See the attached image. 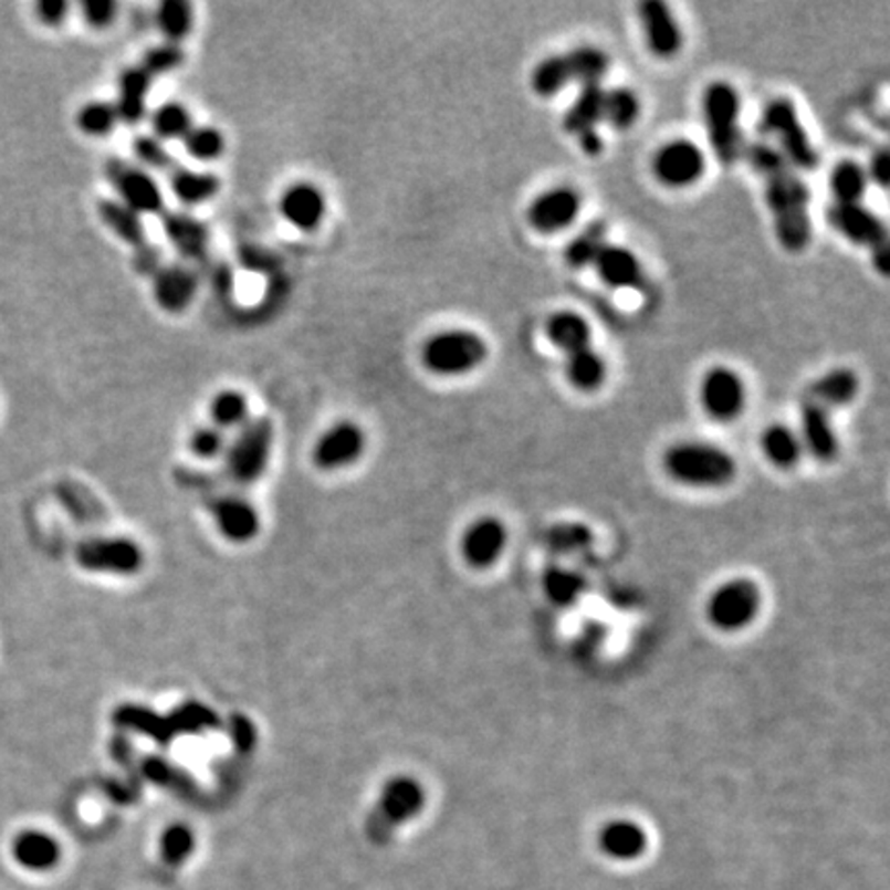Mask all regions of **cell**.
<instances>
[{"instance_id":"6da1fadb","label":"cell","mask_w":890,"mask_h":890,"mask_svg":"<svg viewBox=\"0 0 890 890\" xmlns=\"http://www.w3.org/2000/svg\"><path fill=\"white\" fill-rule=\"evenodd\" d=\"M744 157L765 186L775 238L787 254H802L813 243L810 190L800 171L785 161L779 151L765 140L746 145Z\"/></svg>"},{"instance_id":"7a4b0ae2","label":"cell","mask_w":890,"mask_h":890,"mask_svg":"<svg viewBox=\"0 0 890 890\" xmlns=\"http://www.w3.org/2000/svg\"><path fill=\"white\" fill-rule=\"evenodd\" d=\"M610 71V56L598 45H577L565 54H555L536 64L532 71L530 83L532 91L551 100L569 85H591L603 83L604 76Z\"/></svg>"},{"instance_id":"3957f363","label":"cell","mask_w":890,"mask_h":890,"mask_svg":"<svg viewBox=\"0 0 890 890\" xmlns=\"http://www.w3.org/2000/svg\"><path fill=\"white\" fill-rule=\"evenodd\" d=\"M664 470L674 483L691 489H722L736 479V460L705 441H684L664 453Z\"/></svg>"},{"instance_id":"277c9868","label":"cell","mask_w":890,"mask_h":890,"mask_svg":"<svg viewBox=\"0 0 890 890\" xmlns=\"http://www.w3.org/2000/svg\"><path fill=\"white\" fill-rule=\"evenodd\" d=\"M703 122L708 128L711 149L722 167H734L746 151V140L740 126L739 91L727 81H713L703 91Z\"/></svg>"},{"instance_id":"5b68a950","label":"cell","mask_w":890,"mask_h":890,"mask_svg":"<svg viewBox=\"0 0 890 890\" xmlns=\"http://www.w3.org/2000/svg\"><path fill=\"white\" fill-rule=\"evenodd\" d=\"M489 357V345L472 331H443L425 341L421 363L439 378H460L477 371Z\"/></svg>"},{"instance_id":"8992f818","label":"cell","mask_w":890,"mask_h":890,"mask_svg":"<svg viewBox=\"0 0 890 890\" xmlns=\"http://www.w3.org/2000/svg\"><path fill=\"white\" fill-rule=\"evenodd\" d=\"M761 130L773 136L777 145H773L785 161L798 171H816L820 166V157L806 133L800 114L787 97H775L763 109Z\"/></svg>"},{"instance_id":"52a82bcc","label":"cell","mask_w":890,"mask_h":890,"mask_svg":"<svg viewBox=\"0 0 890 890\" xmlns=\"http://www.w3.org/2000/svg\"><path fill=\"white\" fill-rule=\"evenodd\" d=\"M272 439L274 429L266 417L250 419L242 429H238V436L227 443L223 453L229 481L242 486L260 481L271 460Z\"/></svg>"},{"instance_id":"ba28073f","label":"cell","mask_w":890,"mask_h":890,"mask_svg":"<svg viewBox=\"0 0 890 890\" xmlns=\"http://www.w3.org/2000/svg\"><path fill=\"white\" fill-rule=\"evenodd\" d=\"M425 789L415 777L400 775L384 785L376 810L367 820V835L374 844L384 846L394 830L423 813Z\"/></svg>"},{"instance_id":"9c48e42d","label":"cell","mask_w":890,"mask_h":890,"mask_svg":"<svg viewBox=\"0 0 890 890\" xmlns=\"http://www.w3.org/2000/svg\"><path fill=\"white\" fill-rule=\"evenodd\" d=\"M761 589L748 579L725 582L711 594L708 603V619L725 634L746 629L758 617Z\"/></svg>"},{"instance_id":"30bf717a","label":"cell","mask_w":890,"mask_h":890,"mask_svg":"<svg viewBox=\"0 0 890 890\" xmlns=\"http://www.w3.org/2000/svg\"><path fill=\"white\" fill-rule=\"evenodd\" d=\"M705 153L687 138H674L666 143L651 159V171L656 180L672 190H682L699 184L705 176Z\"/></svg>"},{"instance_id":"8fae6325","label":"cell","mask_w":890,"mask_h":890,"mask_svg":"<svg viewBox=\"0 0 890 890\" xmlns=\"http://www.w3.org/2000/svg\"><path fill=\"white\" fill-rule=\"evenodd\" d=\"M106 178L128 209L138 214L164 212L161 188L143 167L133 166L121 157H112L106 161Z\"/></svg>"},{"instance_id":"7c38bea8","label":"cell","mask_w":890,"mask_h":890,"mask_svg":"<svg viewBox=\"0 0 890 890\" xmlns=\"http://www.w3.org/2000/svg\"><path fill=\"white\" fill-rule=\"evenodd\" d=\"M699 398L713 421L732 423L746 408V386L734 369L718 365L703 376Z\"/></svg>"},{"instance_id":"4fadbf2b","label":"cell","mask_w":890,"mask_h":890,"mask_svg":"<svg viewBox=\"0 0 890 890\" xmlns=\"http://www.w3.org/2000/svg\"><path fill=\"white\" fill-rule=\"evenodd\" d=\"M833 412L835 408L829 407L827 402L818 400L810 394H802L798 436L804 452L810 453L820 464H830L839 456V438L833 427Z\"/></svg>"},{"instance_id":"5bb4252c","label":"cell","mask_w":890,"mask_h":890,"mask_svg":"<svg viewBox=\"0 0 890 890\" xmlns=\"http://www.w3.org/2000/svg\"><path fill=\"white\" fill-rule=\"evenodd\" d=\"M637 15L649 52L660 61L677 59L684 44L679 19L664 0H646L637 7Z\"/></svg>"},{"instance_id":"9a60e30c","label":"cell","mask_w":890,"mask_h":890,"mask_svg":"<svg viewBox=\"0 0 890 890\" xmlns=\"http://www.w3.org/2000/svg\"><path fill=\"white\" fill-rule=\"evenodd\" d=\"M584 207V198L572 186L551 188L532 200L526 212L530 226L534 231L553 235L563 229H569L577 221Z\"/></svg>"},{"instance_id":"2e32d148","label":"cell","mask_w":890,"mask_h":890,"mask_svg":"<svg viewBox=\"0 0 890 890\" xmlns=\"http://www.w3.org/2000/svg\"><path fill=\"white\" fill-rule=\"evenodd\" d=\"M78 565L97 574L133 575L143 567V551L128 538H95L78 546Z\"/></svg>"},{"instance_id":"e0dca14e","label":"cell","mask_w":890,"mask_h":890,"mask_svg":"<svg viewBox=\"0 0 890 890\" xmlns=\"http://www.w3.org/2000/svg\"><path fill=\"white\" fill-rule=\"evenodd\" d=\"M365 431L353 421H338L328 427L314 446V464L320 470L333 472L355 464L365 452Z\"/></svg>"},{"instance_id":"ac0fdd59","label":"cell","mask_w":890,"mask_h":890,"mask_svg":"<svg viewBox=\"0 0 890 890\" xmlns=\"http://www.w3.org/2000/svg\"><path fill=\"white\" fill-rule=\"evenodd\" d=\"M827 219L839 235H844L846 240L856 245L868 248L870 252L889 243L884 221L868 207H863V202H856V205L833 202L827 212Z\"/></svg>"},{"instance_id":"d6986e66","label":"cell","mask_w":890,"mask_h":890,"mask_svg":"<svg viewBox=\"0 0 890 890\" xmlns=\"http://www.w3.org/2000/svg\"><path fill=\"white\" fill-rule=\"evenodd\" d=\"M591 269L600 276L606 287L641 291L648 285V276L641 260L629 248H622L617 243H606Z\"/></svg>"},{"instance_id":"ffe728a7","label":"cell","mask_w":890,"mask_h":890,"mask_svg":"<svg viewBox=\"0 0 890 890\" xmlns=\"http://www.w3.org/2000/svg\"><path fill=\"white\" fill-rule=\"evenodd\" d=\"M507 546V530L498 517H481L468 526L462 536V555L470 567L489 569L498 563Z\"/></svg>"},{"instance_id":"44dd1931","label":"cell","mask_w":890,"mask_h":890,"mask_svg":"<svg viewBox=\"0 0 890 890\" xmlns=\"http://www.w3.org/2000/svg\"><path fill=\"white\" fill-rule=\"evenodd\" d=\"M279 212L289 226L300 231H316L326 217V197L314 184L297 181L283 192Z\"/></svg>"},{"instance_id":"7402d4cb","label":"cell","mask_w":890,"mask_h":890,"mask_svg":"<svg viewBox=\"0 0 890 890\" xmlns=\"http://www.w3.org/2000/svg\"><path fill=\"white\" fill-rule=\"evenodd\" d=\"M198 291L197 272L184 264L161 266V271L153 276V295L155 302L169 314H180L195 302Z\"/></svg>"},{"instance_id":"603a6c76","label":"cell","mask_w":890,"mask_h":890,"mask_svg":"<svg viewBox=\"0 0 890 890\" xmlns=\"http://www.w3.org/2000/svg\"><path fill=\"white\" fill-rule=\"evenodd\" d=\"M211 512L217 530L231 543H248L260 530L256 507L240 495L214 499Z\"/></svg>"},{"instance_id":"cb8c5ba5","label":"cell","mask_w":890,"mask_h":890,"mask_svg":"<svg viewBox=\"0 0 890 890\" xmlns=\"http://www.w3.org/2000/svg\"><path fill=\"white\" fill-rule=\"evenodd\" d=\"M161 223L167 240L188 260H200L209 250L211 233L209 227L190 212L166 211L161 212Z\"/></svg>"},{"instance_id":"d4e9b609","label":"cell","mask_w":890,"mask_h":890,"mask_svg":"<svg viewBox=\"0 0 890 890\" xmlns=\"http://www.w3.org/2000/svg\"><path fill=\"white\" fill-rule=\"evenodd\" d=\"M153 87V76L140 66H126L118 75V97L114 102L118 118L128 126L140 124L147 116V95Z\"/></svg>"},{"instance_id":"484cf974","label":"cell","mask_w":890,"mask_h":890,"mask_svg":"<svg viewBox=\"0 0 890 890\" xmlns=\"http://www.w3.org/2000/svg\"><path fill=\"white\" fill-rule=\"evenodd\" d=\"M13 860L31 872L52 870L61 861L59 841L44 830H23L13 839Z\"/></svg>"},{"instance_id":"4316f807","label":"cell","mask_w":890,"mask_h":890,"mask_svg":"<svg viewBox=\"0 0 890 890\" xmlns=\"http://www.w3.org/2000/svg\"><path fill=\"white\" fill-rule=\"evenodd\" d=\"M604 97L606 87L603 83L584 85L572 107L565 112L563 130L575 138L598 130V126L604 124Z\"/></svg>"},{"instance_id":"83f0119b","label":"cell","mask_w":890,"mask_h":890,"mask_svg":"<svg viewBox=\"0 0 890 890\" xmlns=\"http://www.w3.org/2000/svg\"><path fill=\"white\" fill-rule=\"evenodd\" d=\"M598 844L610 860L631 861L646 851L648 835L634 820L620 818L606 823V827L600 830Z\"/></svg>"},{"instance_id":"f1b7e54d","label":"cell","mask_w":890,"mask_h":890,"mask_svg":"<svg viewBox=\"0 0 890 890\" xmlns=\"http://www.w3.org/2000/svg\"><path fill=\"white\" fill-rule=\"evenodd\" d=\"M546 336L565 357L591 347L588 320L575 312H557L546 320Z\"/></svg>"},{"instance_id":"f546056e","label":"cell","mask_w":890,"mask_h":890,"mask_svg":"<svg viewBox=\"0 0 890 890\" xmlns=\"http://www.w3.org/2000/svg\"><path fill=\"white\" fill-rule=\"evenodd\" d=\"M169 186L181 205L198 207L217 197V192L221 190V180L211 171H197L178 166L171 171Z\"/></svg>"},{"instance_id":"4dcf8cb0","label":"cell","mask_w":890,"mask_h":890,"mask_svg":"<svg viewBox=\"0 0 890 890\" xmlns=\"http://www.w3.org/2000/svg\"><path fill=\"white\" fill-rule=\"evenodd\" d=\"M97 214L102 223L116 235L122 242L133 245V250L147 243L145 223L138 212L128 209L121 200H100L97 202Z\"/></svg>"},{"instance_id":"1f68e13d","label":"cell","mask_w":890,"mask_h":890,"mask_svg":"<svg viewBox=\"0 0 890 890\" xmlns=\"http://www.w3.org/2000/svg\"><path fill=\"white\" fill-rule=\"evenodd\" d=\"M761 448L771 464L779 470H792L800 464L804 456L798 431L789 429L787 425H771L761 438Z\"/></svg>"},{"instance_id":"d6a6232c","label":"cell","mask_w":890,"mask_h":890,"mask_svg":"<svg viewBox=\"0 0 890 890\" xmlns=\"http://www.w3.org/2000/svg\"><path fill=\"white\" fill-rule=\"evenodd\" d=\"M565 374L569 384L579 392H596L600 390L608 376V367L603 355L594 347L577 350L567 357Z\"/></svg>"},{"instance_id":"836d02e7","label":"cell","mask_w":890,"mask_h":890,"mask_svg":"<svg viewBox=\"0 0 890 890\" xmlns=\"http://www.w3.org/2000/svg\"><path fill=\"white\" fill-rule=\"evenodd\" d=\"M606 223L604 221H591L589 226L584 227L572 242L567 243L565 248V262L574 269V271H584V269H591L598 254L603 252L606 245Z\"/></svg>"},{"instance_id":"e575fe53","label":"cell","mask_w":890,"mask_h":890,"mask_svg":"<svg viewBox=\"0 0 890 890\" xmlns=\"http://www.w3.org/2000/svg\"><path fill=\"white\" fill-rule=\"evenodd\" d=\"M868 184L870 180H868L866 167L851 159L839 161L830 174V192H833L835 202H841V205L863 202Z\"/></svg>"},{"instance_id":"d590c367","label":"cell","mask_w":890,"mask_h":890,"mask_svg":"<svg viewBox=\"0 0 890 890\" xmlns=\"http://www.w3.org/2000/svg\"><path fill=\"white\" fill-rule=\"evenodd\" d=\"M211 425L221 431H238L250 421V402L238 390H221L209 402Z\"/></svg>"},{"instance_id":"8d00e7d4","label":"cell","mask_w":890,"mask_h":890,"mask_svg":"<svg viewBox=\"0 0 890 890\" xmlns=\"http://www.w3.org/2000/svg\"><path fill=\"white\" fill-rule=\"evenodd\" d=\"M157 28L164 33L166 42L181 45L195 28V11L186 0H164L157 7Z\"/></svg>"},{"instance_id":"74e56055","label":"cell","mask_w":890,"mask_h":890,"mask_svg":"<svg viewBox=\"0 0 890 890\" xmlns=\"http://www.w3.org/2000/svg\"><path fill=\"white\" fill-rule=\"evenodd\" d=\"M641 116V102L637 93L629 87L606 90L604 97V124H610L615 130L634 128Z\"/></svg>"},{"instance_id":"f35d334b","label":"cell","mask_w":890,"mask_h":890,"mask_svg":"<svg viewBox=\"0 0 890 890\" xmlns=\"http://www.w3.org/2000/svg\"><path fill=\"white\" fill-rule=\"evenodd\" d=\"M195 126L190 109L176 102L157 107L151 114V128L155 138L164 140H181Z\"/></svg>"},{"instance_id":"ab89813d","label":"cell","mask_w":890,"mask_h":890,"mask_svg":"<svg viewBox=\"0 0 890 890\" xmlns=\"http://www.w3.org/2000/svg\"><path fill=\"white\" fill-rule=\"evenodd\" d=\"M181 143L186 153L202 164H211L226 153V136L214 126H192Z\"/></svg>"},{"instance_id":"60d3db41","label":"cell","mask_w":890,"mask_h":890,"mask_svg":"<svg viewBox=\"0 0 890 890\" xmlns=\"http://www.w3.org/2000/svg\"><path fill=\"white\" fill-rule=\"evenodd\" d=\"M197 847V837L195 830L186 827L184 823H176L169 825L159 839V854L161 860L167 863L169 868H178L184 861L192 856Z\"/></svg>"},{"instance_id":"b9f144b4","label":"cell","mask_w":890,"mask_h":890,"mask_svg":"<svg viewBox=\"0 0 890 890\" xmlns=\"http://www.w3.org/2000/svg\"><path fill=\"white\" fill-rule=\"evenodd\" d=\"M121 122L114 102H90L76 112V126L83 135L102 136L112 135L116 124Z\"/></svg>"},{"instance_id":"7bdbcfd3","label":"cell","mask_w":890,"mask_h":890,"mask_svg":"<svg viewBox=\"0 0 890 890\" xmlns=\"http://www.w3.org/2000/svg\"><path fill=\"white\" fill-rule=\"evenodd\" d=\"M544 591L546 596L558 604V606H567V604L575 603L584 589V577L569 569H548L544 575Z\"/></svg>"},{"instance_id":"ee69618b","label":"cell","mask_w":890,"mask_h":890,"mask_svg":"<svg viewBox=\"0 0 890 890\" xmlns=\"http://www.w3.org/2000/svg\"><path fill=\"white\" fill-rule=\"evenodd\" d=\"M184 62H186L184 48L164 42V44L149 48L138 64L155 78V76L169 75V73L178 71Z\"/></svg>"},{"instance_id":"f6af8a7d","label":"cell","mask_w":890,"mask_h":890,"mask_svg":"<svg viewBox=\"0 0 890 890\" xmlns=\"http://www.w3.org/2000/svg\"><path fill=\"white\" fill-rule=\"evenodd\" d=\"M133 151H135L138 164L149 167V169L174 171V169L178 167L174 155L167 151L166 145H164L159 138H155V136H136L135 143H133Z\"/></svg>"},{"instance_id":"bcb514c9","label":"cell","mask_w":890,"mask_h":890,"mask_svg":"<svg viewBox=\"0 0 890 890\" xmlns=\"http://www.w3.org/2000/svg\"><path fill=\"white\" fill-rule=\"evenodd\" d=\"M188 448L200 460H214V458L226 453V431L217 429L214 425H202V427H198L192 431Z\"/></svg>"},{"instance_id":"7dc6e473","label":"cell","mask_w":890,"mask_h":890,"mask_svg":"<svg viewBox=\"0 0 890 890\" xmlns=\"http://www.w3.org/2000/svg\"><path fill=\"white\" fill-rule=\"evenodd\" d=\"M81 13L93 30H106L118 19V4L112 0H87L81 4Z\"/></svg>"},{"instance_id":"c3c4849f","label":"cell","mask_w":890,"mask_h":890,"mask_svg":"<svg viewBox=\"0 0 890 890\" xmlns=\"http://www.w3.org/2000/svg\"><path fill=\"white\" fill-rule=\"evenodd\" d=\"M164 266V258H161V250L153 243H143L135 248L133 254V269L143 276H155L157 272L161 271Z\"/></svg>"},{"instance_id":"681fc988","label":"cell","mask_w":890,"mask_h":890,"mask_svg":"<svg viewBox=\"0 0 890 890\" xmlns=\"http://www.w3.org/2000/svg\"><path fill=\"white\" fill-rule=\"evenodd\" d=\"M69 11H71V4L64 2V0H44V2H40V4L35 7L38 19H40L44 25H50V28H56V25L64 23Z\"/></svg>"},{"instance_id":"f907efd6","label":"cell","mask_w":890,"mask_h":890,"mask_svg":"<svg viewBox=\"0 0 890 890\" xmlns=\"http://www.w3.org/2000/svg\"><path fill=\"white\" fill-rule=\"evenodd\" d=\"M890 157L887 149H880L872 155L870 167L866 169L868 180L875 181L880 188L889 186Z\"/></svg>"},{"instance_id":"816d5d0a","label":"cell","mask_w":890,"mask_h":890,"mask_svg":"<svg viewBox=\"0 0 890 890\" xmlns=\"http://www.w3.org/2000/svg\"><path fill=\"white\" fill-rule=\"evenodd\" d=\"M579 147H582V151L586 153L588 157H598V155H603L604 151V138L600 136L598 130H594V133H588V135H582L579 138Z\"/></svg>"},{"instance_id":"f5cc1de1","label":"cell","mask_w":890,"mask_h":890,"mask_svg":"<svg viewBox=\"0 0 890 890\" xmlns=\"http://www.w3.org/2000/svg\"><path fill=\"white\" fill-rule=\"evenodd\" d=\"M872 262H875L876 269L880 271V274H889L890 271V248L889 243L887 245H880V248H876L872 250Z\"/></svg>"}]
</instances>
